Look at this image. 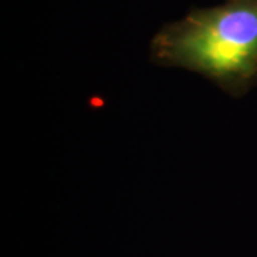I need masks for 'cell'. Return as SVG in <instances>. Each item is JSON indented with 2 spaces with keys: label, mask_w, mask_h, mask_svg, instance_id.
Segmentation results:
<instances>
[{
  "label": "cell",
  "mask_w": 257,
  "mask_h": 257,
  "mask_svg": "<svg viewBox=\"0 0 257 257\" xmlns=\"http://www.w3.org/2000/svg\"><path fill=\"white\" fill-rule=\"evenodd\" d=\"M150 59L200 74L233 97L244 96L257 86V0L190 10L155 35Z\"/></svg>",
  "instance_id": "6da1fadb"
}]
</instances>
